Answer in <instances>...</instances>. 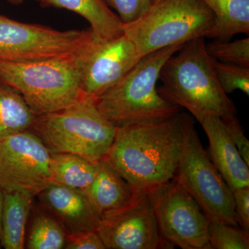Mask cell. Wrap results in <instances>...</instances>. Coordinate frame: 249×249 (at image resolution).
<instances>
[{"mask_svg": "<svg viewBox=\"0 0 249 249\" xmlns=\"http://www.w3.org/2000/svg\"><path fill=\"white\" fill-rule=\"evenodd\" d=\"M3 207V190L0 188V232H1V213Z\"/></svg>", "mask_w": 249, "mask_h": 249, "instance_id": "29", "label": "cell"}, {"mask_svg": "<svg viewBox=\"0 0 249 249\" xmlns=\"http://www.w3.org/2000/svg\"><path fill=\"white\" fill-rule=\"evenodd\" d=\"M232 142L243 160L249 165V142L244 133L242 126L235 116L222 118Z\"/></svg>", "mask_w": 249, "mask_h": 249, "instance_id": "26", "label": "cell"}, {"mask_svg": "<svg viewBox=\"0 0 249 249\" xmlns=\"http://www.w3.org/2000/svg\"><path fill=\"white\" fill-rule=\"evenodd\" d=\"M51 161L52 152L31 129L0 141V188L37 196L52 182Z\"/></svg>", "mask_w": 249, "mask_h": 249, "instance_id": "10", "label": "cell"}, {"mask_svg": "<svg viewBox=\"0 0 249 249\" xmlns=\"http://www.w3.org/2000/svg\"><path fill=\"white\" fill-rule=\"evenodd\" d=\"M236 220L241 229L249 232V186L232 192Z\"/></svg>", "mask_w": 249, "mask_h": 249, "instance_id": "28", "label": "cell"}, {"mask_svg": "<svg viewBox=\"0 0 249 249\" xmlns=\"http://www.w3.org/2000/svg\"><path fill=\"white\" fill-rule=\"evenodd\" d=\"M142 58L124 34L112 39L96 35L77 60L82 92L98 98L114 87Z\"/></svg>", "mask_w": 249, "mask_h": 249, "instance_id": "12", "label": "cell"}, {"mask_svg": "<svg viewBox=\"0 0 249 249\" xmlns=\"http://www.w3.org/2000/svg\"><path fill=\"white\" fill-rule=\"evenodd\" d=\"M213 13L214 22L205 37L227 40L249 34V0H201Z\"/></svg>", "mask_w": 249, "mask_h": 249, "instance_id": "18", "label": "cell"}, {"mask_svg": "<svg viewBox=\"0 0 249 249\" xmlns=\"http://www.w3.org/2000/svg\"><path fill=\"white\" fill-rule=\"evenodd\" d=\"M211 58L217 61L249 67V38L227 42L217 40L206 45Z\"/></svg>", "mask_w": 249, "mask_h": 249, "instance_id": "23", "label": "cell"}, {"mask_svg": "<svg viewBox=\"0 0 249 249\" xmlns=\"http://www.w3.org/2000/svg\"><path fill=\"white\" fill-rule=\"evenodd\" d=\"M67 232L58 219L43 213H38L31 223L26 240L29 249H65Z\"/></svg>", "mask_w": 249, "mask_h": 249, "instance_id": "21", "label": "cell"}, {"mask_svg": "<svg viewBox=\"0 0 249 249\" xmlns=\"http://www.w3.org/2000/svg\"><path fill=\"white\" fill-rule=\"evenodd\" d=\"M31 130L51 152L98 161L109 151L116 127L98 110L96 98L83 94L68 107L36 116Z\"/></svg>", "mask_w": 249, "mask_h": 249, "instance_id": "4", "label": "cell"}, {"mask_svg": "<svg viewBox=\"0 0 249 249\" xmlns=\"http://www.w3.org/2000/svg\"><path fill=\"white\" fill-rule=\"evenodd\" d=\"M160 1V0H154V4H155V3L158 2V1Z\"/></svg>", "mask_w": 249, "mask_h": 249, "instance_id": "31", "label": "cell"}, {"mask_svg": "<svg viewBox=\"0 0 249 249\" xmlns=\"http://www.w3.org/2000/svg\"><path fill=\"white\" fill-rule=\"evenodd\" d=\"M137 190L105 157L98 160L97 173L85 193L102 217L127 206L133 199Z\"/></svg>", "mask_w": 249, "mask_h": 249, "instance_id": "15", "label": "cell"}, {"mask_svg": "<svg viewBox=\"0 0 249 249\" xmlns=\"http://www.w3.org/2000/svg\"><path fill=\"white\" fill-rule=\"evenodd\" d=\"M204 39L186 42L166 60L160 72L162 85L157 89L168 102L186 108L199 124L208 116L227 117L237 112L218 82Z\"/></svg>", "mask_w": 249, "mask_h": 249, "instance_id": "2", "label": "cell"}, {"mask_svg": "<svg viewBox=\"0 0 249 249\" xmlns=\"http://www.w3.org/2000/svg\"><path fill=\"white\" fill-rule=\"evenodd\" d=\"M65 249H105L104 244L96 231H88L67 235Z\"/></svg>", "mask_w": 249, "mask_h": 249, "instance_id": "27", "label": "cell"}, {"mask_svg": "<svg viewBox=\"0 0 249 249\" xmlns=\"http://www.w3.org/2000/svg\"><path fill=\"white\" fill-rule=\"evenodd\" d=\"M160 235L183 249H211L209 218L200 206L175 179L147 189Z\"/></svg>", "mask_w": 249, "mask_h": 249, "instance_id": "9", "label": "cell"}, {"mask_svg": "<svg viewBox=\"0 0 249 249\" xmlns=\"http://www.w3.org/2000/svg\"><path fill=\"white\" fill-rule=\"evenodd\" d=\"M98 167V160L93 161L74 154L52 152V182L85 193L94 179Z\"/></svg>", "mask_w": 249, "mask_h": 249, "instance_id": "19", "label": "cell"}, {"mask_svg": "<svg viewBox=\"0 0 249 249\" xmlns=\"http://www.w3.org/2000/svg\"><path fill=\"white\" fill-rule=\"evenodd\" d=\"M182 118V147L174 178L194 198L208 217L239 227L231 190L203 147L193 119L185 114Z\"/></svg>", "mask_w": 249, "mask_h": 249, "instance_id": "7", "label": "cell"}, {"mask_svg": "<svg viewBox=\"0 0 249 249\" xmlns=\"http://www.w3.org/2000/svg\"><path fill=\"white\" fill-rule=\"evenodd\" d=\"M183 138L182 114L117 126L106 158L137 190L175 178Z\"/></svg>", "mask_w": 249, "mask_h": 249, "instance_id": "1", "label": "cell"}, {"mask_svg": "<svg viewBox=\"0 0 249 249\" xmlns=\"http://www.w3.org/2000/svg\"><path fill=\"white\" fill-rule=\"evenodd\" d=\"M96 35L91 28L58 31L0 15V62L25 63L80 58Z\"/></svg>", "mask_w": 249, "mask_h": 249, "instance_id": "8", "label": "cell"}, {"mask_svg": "<svg viewBox=\"0 0 249 249\" xmlns=\"http://www.w3.org/2000/svg\"><path fill=\"white\" fill-rule=\"evenodd\" d=\"M9 3L14 5H19L22 4L25 1V0H7Z\"/></svg>", "mask_w": 249, "mask_h": 249, "instance_id": "30", "label": "cell"}, {"mask_svg": "<svg viewBox=\"0 0 249 249\" xmlns=\"http://www.w3.org/2000/svg\"><path fill=\"white\" fill-rule=\"evenodd\" d=\"M78 58L14 63L0 62V81L18 91L36 116L60 110L78 101Z\"/></svg>", "mask_w": 249, "mask_h": 249, "instance_id": "5", "label": "cell"}, {"mask_svg": "<svg viewBox=\"0 0 249 249\" xmlns=\"http://www.w3.org/2000/svg\"><path fill=\"white\" fill-rule=\"evenodd\" d=\"M214 22L213 13L201 0H160L123 29L142 57L205 37Z\"/></svg>", "mask_w": 249, "mask_h": 249, "instance_id": "6", "label": "cell"}, {"mask_svg": "<svg viewBox=\"0 0 249 249\" xmlns=\"http://www.w3.org/2000/svg\"><path fill=\"white\" fill-rule=\"evenodd\" d=\"M36 116L18 91L0 85V141L31 129Z\"/></svg>", "mask_w": 249, "mask_h": 249, "instance_id": "20", "label": "cell"}, {"mask_svg": "<svg viewBox=\"0 0 249 249\" xmlns=\"http://www.w3.org/2000/svg\"><path fill=\"white\" fill-rule=\"evenodd\" d=\"M44 7L60 8L80 15L99 37L112 39L124 34V24L103 0H37Z\"/></svg>", "mask_w": 249, "mask_h": 249, "instance_id": "17", "label": "cell"}, {"mask_svg": "<svg viewBox=\"0 0 249 249\" xmlns=\"http://www.w3.org/2000/svg\"><path fill=\"white\" fill-rule=\"evenodd\" d=\"M183 45L170 46L142 56L114 87L96 98L98 110L116 127L178 114L180 107L160 96L157 83L165 62Z\"/></svg>", "mask_w": 249, "mask_h": 249, "instance_id": "3", "label": "cell"}, {"mask_svg": "<svg viewBox=\"0 0 249 249\" xmlns=\"http://www.w3.org/2000/svg\"><path fill=\"white\" fill-rule=\"evenodd\" d=\"M41 204L52 213L67 235L96 231L101 217L84 192L51 182L37 195Z\"/></svg>", "mask_w": 249, "mask_h": 249, "instance_id": "13", "label": "cell"}, {"mask_svg": "<svg viewBox=\"0 0 249 249\" xmlns=\"http://www.w3.org/2000/svg\"><path fill=\"white\" fill-rule=\"evenodd\" d=\"M34 196L27 192L3 191L0 232L3 248H25L26 228Z\"/></svg>", "mask_w": 249, "mask_h": 249, "instance_id": "16", "label": "cell"}, {"mask_svg": "<svg viewBox=\"0 0 249 249\" xmlns=\"http://www.w3.org/2000/svg\"><path fill=\"white\" fill-rule=\"evenodd\" d=\"M209 218V217H208ZM209 242L214 249H249V232L240 227L209 218Z\"/></svg>", "mask_w": 249, "mask_h": 249, "instance_id": "22", "label": "cell"}, {"mask_svg": "<svg viewBox=\"0 0 249 249\" xmlns=\"http://www.w3.org/2000/svg\"><path fill=\"white\" fill-rule=\"evenodd\" d=\"M200 124L209 140L210 159L231 191L249 186V165L232 142L222 118L208 116Z\"/></svg>", "mask_w": 249, "mask_h": 249, "instance_id": "14", "label": "cell"}, {"mask_svg": "<svg viewBox=\"0 0 249 249\" xmlns=\"http://www.w3.org/2000/svg\"><path fill=\"white\" fill-rule=\"evenodd\" d=\"M216 76L221 88L227 94L241 90L249 95V67L226 63L213 59Z\"/></svg>", "mask_w": 249, "mask_h": 249, "instance_id": "24", "label": "cell"}, {"mask_svg": "<svg viewBox=\"0 0 249 249\" xmlns=\"http://www.w3.org/2000/svg\"><path fill=\"white\" fill-rule=\"evenodd\" d=\"M96 232L108 249H171L162 237L147 190H137L122 209L101 217Z\"/></svg>", "mask_w": 249, "mask_h": 249, "instance_id": "11", "label": "cell"}, {"mask_svg": "<svg viewBox=\"0 0 249 249\" xmlns=\"http://www.w3.org/2000/svg\"><path fill=\"white\" fill-rule=\"evenodd\" d=\"M1 242H0V248H1Z\"/></svg>", "mask_w": 249, "mask_h": 249, "instance_id": "32", "label": "cell"}, {"mask_svg": "<svg viewBox=\"0 0 249 249\" xmlns=\"http://www.w3.org/2000/svg\"><path fill=\"white\" fill-rule=\"evenodd\" d=\"M109 8L115 10L123 24L137 20L151 7L154 0H103Z\"/></svg>", "mask_w": 249, "mask_h": 249, "instance_id": "25", "label": "cell"}]
</instances>
